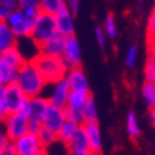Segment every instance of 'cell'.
<instances>
[{"label": "cell", "instance_id": "1", "mask_svg": "<svg viewBox=\"0 0 155 155\" xmlns=\"http://www.w3.org/2000/svg\"><path fill=\"white\" fill-rule=\"evenodd\" d=\"M15 83L19 86L21 92L26 98H34L42 96L47 82L35 66L32 61H26L18 70V76Z\"/></svg>", "mask_w": 155, "mask_h": 155}, {"label": "cell", "instance_id": "2", "mask_svg": "<svg viewBox=\"0 0 155 155\" xmlns=\"http://www.w3.org/2000/svg\"><path fill=\"white\" fill-rule=\"evenodd\" d=\"M31 61L35 63V66L40 71L47 83H54L66 77L68 70L71 68L63 57H51L42 54H37Z\"/></svg>", "mask_w": 155, "mask_h": 155}, {"label": "cell", "instance_id": "3", "mask_svg": "<svg viewBox=\"0 0 155 155\" xmlns=\"http://www.w3.org/2000/svg\"><path fill=\"white\" fill-rule=\"evenodd\" d=\"M57 25L56 18L51 14L40 11L38 15L35 18L32 24V30L30 35V40L38 47L45 41L50 40L51 37L57 35Z\"/></svg>", "mask_w": 155, "mask_h": 155}, {"label": "cell", "instance_id": "4", "mask_svg": "<svg viewBox=\"0 0 155 155\" xmlns=\"http://www.w3.org/2000/svg\"><path fill=\"white\" fill-rule=\"evenodd\" d=\"M6 24L9 25L10 30L14 32L16 38H30L34 19L26 15L22 9L15 10L12 14L6 19Z\"/></svg>", "mask_w": 155, "mask_h": 155}, {"label": "cell", "instance_id": "5", "mask_svg": "<svg viewBox=\"0 0 155 155\" xmlns=\"http://www.w3.org/2000/svg\"><path fill=\"white\" fill-rule=\"evenodd\" d=\"M28 122H29L28 117H25L24 114L19 112H14V113H8L2 124L4 125L3 129L6 133L8 138L10 140H15L21 135H24L25 133H28Z\"/></svg>", "mask_w": 155, "mask_h": 155}, {"label": "cell", "instance_id": "6", "mask_svg": "<svg viewBox=\"0 0 155 155\" xmlns=\"http://www.w3.org/2000/svg\"><path fill=\"white\" fill-rule=\"evenodd\" d=\"M52 86L51 89V93H48L47 96H44L51 106H55L58 108H64L67 106V99H68V94L71 92V88L68 84V81L66 80V77L54 82V83H48Z\"/></svg>", "mask_w": 155, "mask_h": 155}, {"label": "cell", "instance_id": "7", "mask_svg": "<svg viewBox=\"0 0 155 155\" xmlns=\"http://www.w3.org/2000/svg\"><path fill=\"white\" fill-rule=\"evenodd\" d=\"M15 149V155H28L38 150H42V144L37 134H32L30 132L25 133L20 138L12 140Z\"/></svg>", "mask_w": 155, "mask_h": 155}, {"label": "cell", "instance_id": "8", "mask_svg": "<svg viewBox=\"0 0 155 155\" xmlns=\"http://www.w3.org/2000/svg\"><path fill=\"white\" fill-rule=\"evenodd\" d=\"M62 57L66 60V62L70 64V67L81 66V62H82L81 46H80V41L77 40V37L74 35L64 37Z\"/></svg>", "mask_w": 155, "mask_h": 155}, {"label": "cell", "instance_id": "9", "mask_svg": "<svg viewBox=\"0 0 155 155\" xmlns=\"http://www.w3.org/2000/svg\"><path fill=\"white\" fill-rule=\"evenodd\" d=\"M64 122H66L64 108H58V107L48 104L44 117H42V125L51 129L52 132L57 133Z\"/></svg>", "mask_w": 155, "mask_h": 155}, {"label": "cell", "instance_id": "10", "mask_svg": "<svg viewBox=\"0 0 155 155\" xmlns=\"http://www.w3.org/2000/svg\"><path fill=\"white\" fill-rule=\"evenodd\" d=\"M25 98L26 97L24 96L21 89L15 82L5 86V103H6L8 113L18 112Z\"/></svg>", "mask_w": 155, "mask_h": 155}, {"label": "cell", "instance_id": "11", "mask_svg": "<svg viewBox=\"0 0 155 155\" xmlns=\"http://www.w3.org/2000/svg\"><path fill=\"white\" fill-rule=\"evenodd\" d=\"M66 80L68 81L70 88L74 91H88L89 92V84L87 76L81 66L71 67L66 74Z\"/></svg>", "mask_w": 155, "mask_h": 155}, {"label": "cell", "instance_id": "12", "mask_svg": "<svg viewBox=\"0 0 155 155\" xmlns=\"http://www.w3.org/2000/svg\"><path fill=\"white\" fill-rule=\"evenodd\" d=\"M64 46V37L60 34L51 37L50 40L45 41L42 45L38 46V54H42L51 57H62Z\"/></svg>", "mask_w": 155, "mask_h": 155}, {"label": "cell", "instance_id": "13", "mask_svg": "<svg viewBox=\"0 0 155 155\" xmlns=\"http://www.w3.org/2000/svg\"><path fill=\"white\" fill-rule=\"evenodd\" d=\"M56 25H57V32L63 37H67L74 35V21L73 15L66 9L61 11L56 16Z\"/></svg>", "mask_w": 155, "mask_h": 155}, {"label": "cell", "instance_id": "14", "mask_svg": "<svg viewBox=\"0 0 155 155\" xmlns=\"http://www.w3.org/2000/svg\"><path fill=\"white\" fill-rule=\"evenodd\" d=\"M67 147L70 150H78V151H91V145H89V140L87 138L86 130L83 125H78L76 129L74 134L67 143Z\"/></svg>", "mask_w": 155, "mask_h": 155}, {"label": "cell", "instance_id": "15", "mask_svg": "<svg viewBox=\"0 0 155 155\" xmlns=\"http://www.w3.org/2000/svg\"><path fill=\"white\" fill-rule=\"evenodd\" d=\"M83 128L86 130L87 138L89 140L91 145V151H101L102 149V134L98 125V122H86L83 124Z\"/></svg>", "mask_w": 155, "mask_h": 155}, {"label": "cell", "instance_id": "16", "mask_svg": "<svg viewBox=\"0 0 155 155\" xmlns=\"http://www.w3.org/2000/svg\"><path fill=\"white\" fill-rule=\"evenodd\" d=\"M18 45V38L9 28L6 21H0V55L4 51L15 47Z\"/></svg>", "mask_w": 155, "mask_h": 155}, {"label": "cell", "instance_id": "17", "mask_svg": "<svg viewBox=\"0 0 155 155\" xmlns=\"http://www.w3.org/2000/svg\"><path fill=\"white\" fill-rule=\"evenodd\" d=\"M48 101L44 96L30 98V115L29 119H37L42 122V117L48 107Z\"/></svg>", "mask_w": 155, "mask_h": 155}, {"label": "cell", "instance_id": "18", "mask_svg": "<svg viewBox=\"0 0 155 155\" xmlns=\"http://www.w3.org/2000/svg\"><path fill=\"white\" fill-rule=\"evenodd\" d=\"M0 58H2L5 63H8L9 66H11L12 68H16V70H19L22 64L26 62L24 55L21 54V51L19 50L18 45L15 47H11V48L4 51V52L0 55Z\"/></svg>", "mask_w": 155, "mask_h": 155}, {"label": "cell", "instance_id": "19", "mask_svg": "<svg viewBox=\"0 0 155 155\" xmlns=\"http://www.w3.org/2000/svg\"><path fill=\"white\" fill-rule=\"evenodd\" d=\"M66 0H41L40 11L56 16L61 11L66 10Z\"/></svg>", "mask_w": 155, "mask_h": 155}, {"label": "cell", "instance_id": "20", "mask_svg": "<svg viewBox=\"0 0 155 155\" xmlns=\"http://www.w3.org/2000/svg\"><path fill=\"white\" fill-rule=\"evenodd\" d=\"M16 76H18V70L12 68L0 58V84L8 86L10 83H14L16 81Z\"/></svg>", "mask_w": 155, "mask_h": 155}, {"label": "cell", "instance_id": "21", "mask_svg": "<svg viewBox=\"0 0 155 155\" xmlns=\"http://www.w3.org/2000/svg\"><path fill=\"white\" fill-rule=\"evenodd\" d=\"M89 94L91 93L88 91H74V89H71L67 99V107H71L73 109H82Z\"/></svg>", "mask_w": 155, "mask_h": 155}, {"label": "cell", "instance_id": "22", "mask_svg": "<svg viewBox=\"0 0 155 155\" xmlns=\"http://www.w3.org/2000/svg\"><path fill=\"white\" fill-rule=\"evenodd\" d=\"M83 118H84V123L86 122H94L97 120V107H96V102L92 97V94H89L87 101L84 102V104L81 109Z\"/></svg>", "mask_w": 155, "mask_h": 155}, {"label": "cell", "instance_id": "23", "mask_svg": "<svg viewBox=\"0 0 155 155\" xmlns=\"http://www.w3.org/2000/svg\"><path fill=\"white\" fill-rule=\"evenodd\" d=\"M77 128H78V125L76 123H73L71 120H66L62 124V127L60 128V130L57 132V139L60 141H62V143L67 144L70 141V139L72 138V135L74 134Z\"/></svg>", "mask_w": 155, "mask_h": 155}, {"label": "cell", "instance_id": "24", "mask_svg": "<svg viewBox=\"0 0 155 155\" xmlns=\"http://www.w3.org/2000/svg\"><path fill=\"white\" fill-rule=\"evenodd\" d=\"M19 8V0H0V21H6V19Z\"/></svg>", "mask_w": 155, "mask_h": 155}, {"label": "cell", "instance_id": "25", "mask_svg": "<svg viewBox=\"0 0 155 155\" xmlns=\"http://www.w3.org/2000/svg\"><path fill=\"white\" fill-rule=\"evenodd\" d=\"M141 97L149 109L155 108V83L145 82L141 88Z\"/></svg>", "mask_w": 155, "mask_h": 155}, {"label": "cell", "instance_id": "26", "mask_svg": "<svg viewBox=\"0 0 155 155\" xmlns=\"http://www.w3.org/2000/svg\"><path fill=\"white\" fill-rule=\"evenodd\" d=\"M37 137H38V139H40V141H41L42 148L48 147L50 144H52L54 141L57 140V133L52 132L51 129H48V128H46L44 125L40 129V132L37 133Z\"/></svg>", "mask_w": 155, "mask_h": 155}, {"label": "cell", "instance_id": "27", "mask_svg": "<svg viewBox=\"0 0 155 155\" xmlns=\"http://www.w3.org/2000/svg\"><path fill=\"white\" fill-rule=\"evenodd\" d=\"M127 133L133 139H135L140 134V129L137 122V115L134 112H129L127 115Z\"/></svg>", "mask_w": 155, "mask_h": 155}, {"label": "cell", "instance_id": "28", "mask_svg": "<svg viewBox=\"0 0 155 155\" xmlns=\"http://www.w3.org/2000/svg\"><path fill=\"white\" fill-rule=\"evenodd\" d=\"M64 114H66V120H71L76 123L77 125H83L84 124V118L81 109H73L71 107H64Z\"/></svg>", "mask_w": 155, "mask_h": 155}, {"label": "cell", "instance_id": "29", "mask_svg": "<svg viewBox=\"0 0 155 155\" xmlns=\"http://www.w3.org/2000/svg\"><path fill=\"white\" fill-rule=\"evenodd\" d=\"M103 29H104L108 37L114 38L115 36H117V25H115V21H114V18H113L112 14L107 15L106 21H104V28Z\"/></svg>", "mask_w": 155, "mask_h": 155}, {"label": "cell", "instance_id": "30", "mask_svg": "<svg viewBox=\"0 0 155 155\" xmlns=\"http://www.w3.org/2000/svg\"><path fill=\"white\" fill-rule=\"evenodd\" d=\"M144 77L145 82L148 83H155V62L150 58H148L145 67H144Z\"/></svg>", "mask_w": 155, "mask_h": 155}, {"label": "cell", "instance_id": "31", "mask_svg": "<svg viewBox=\"0 0 155 155\" xmlns=\"http://www.w3.org/2000/svg\"><path fill=\"white\" fill-rule=\"evenodd\" d=\"M6 114H8V109L5 103V86L0 84V124L3 123Z\"/></svg>", "mask_w": 155, "mask_h": 155}, {"label": "cell", "instance_id": "32", "mask_svg": "<svg viewBox=\"0 0 155 155\" xmlns=\"http://www.w3.org/2000/svg\"><path fill=\"white\" fill-rule=\"evenodd\" d=\"M137 61V46H130L127 51V56H125V64L127 67L132 68Z\"/></svg>", "mask_w": 155, "mask_h": 155}, {"label": "cell", "instance_id": "33", "mask_svg": "<svg viewBox=\"0 0 155 155\" xmlns=\"http://www.w3.org/2000/svg\"><path fill=\"white\" fill-rule=\"evenodd\" d=\"M107 34L104 31V29L103 28H97L96 29V38H97V42L98 45L102 47V48H104L106 45H107Z\"/></svg>", "mask_w": 155, "mask_h": 155}, {"label": "cell", "instance_id": "34", "mask_svg": "<svg viewBox=\"0 0 155 155\" xmlns=\"http://www.w3.org/2000/svg\"><path fill=\"white\" fill-rule=\"evenodd\" d=\"M41 0H19V6L20 9H40Z\"/></svg>", "mask_w": 155, "mask_h": 155}, {"label": "cell", "instance_id": "35", "mask_svg": "<svg viewBox=\"0 0 155 155\" xmlns=\"http://www.w3.org/2000/svg\"><path fill=\"white\" fill-rule=\"evenodd\" d=\"M42 128V122L37 119H29L28 122V132L32 134H37L40 132V129Z\"/></svg>", "mask_w": 155, "mask_h": 155}, {"label": "cell", "instance_id": "36", "mask_svg": "<svg viewBox=\"0 0 155 155\" xmlns=\"http://www.w3.org/2000/svg\"><path fill=\"white\" fill-rule=\"evenodd\" d=\"M66 5H67V10L74 16L77 12L80 11L81 2H80V0H66Z\"/></svg>", "mask_w": 155, "mask_h": 155}, {"label": "cell", "instance_id": "37", "mask_svg": "<svg viewBox=\"0 0 155 155\" xmlns=\"http://www.w3.org/2000/svg\"><path fill=\"white\" fill-rule=\"evenodd\" d=\"M18 112L21 113V114H24L25 117L29 118V115H30V98H25L24 99L22 104L20 106V109Z\"/></svg>", "mask_w": 155, "mask_h": 155}, {"label": "cell", "instance_id": "38", "mask_svg": "<svg viewBox=\"0 0 155 155\" xmlns=\"http://www.w3.org/2000/svg\"><path fill=\"white\" fill-rule=\"evenodd\" d=\"M9 141H10V139L8 138L6 133L4 132V129L0 128V151L5 150V148H6V145H8Z\"/></svg>", "mask_w": 155, "mask_h": 155}, {"label": "cell", "instance_id": "39", "mask_svg": "<svg viewBox=\"0 0 155 155\" xmlns=\"http://www.w3.org/2000/svg\"><path fill=\"white\" fill-rule=\"evenodd\" d=\"M25 12H26V15L30 16L31 19L35 20V18L38 15V12H40V9H34V8H30V9H22Z\"/></svg>", "mask_w": 155, "mask_h": 155}, {"label": "cell", "instance_id": "40", "mask_svg": "<svg viewBox=\"0 0 155 155\" xmlns=\"http://www.w3.org/2000/svg\"><path fill=\"white\" fill-rule=\"evenodd\" d=\"M149 58L155 62V45H149Z\"/></svg>", "mask_w": 155, "mask_h": 155}, {"label": "cell", "instance_id": "41", "mask_svg": "<svg viewBox=\"0 0 155 155\" xmlns=\"http://www.w3.org/2000/svg\"><path fill=\"white\" fill-rule=\"evenodd\" d=\"M89 153L88 151H78V150H70L68 155H89Z\"/></svg>", "mask_w": 155, "mask_h": 155}, {"label": "cell", "instance_id": "42", "mask_svg": "<svg viewBox=\"0 0 155 155\" xmlns=\"http://www.w3.org/2000/svg\"><path fill=\"white\" fill-rule=\"evenodd\" d=\"M150 118H151L153 124L155 125V108L154 109H150Z\"/></svg>", "mask_w": 155, "mask_h": 155}, {"label": "cell", "instance_id": "43", "mask_svg": "<svg viewBox=\"0 0 155 155\" xmlns=\"http://www.w3.org/2000/svg\"><path fill=\"white\" fill-rule=\"evenodd\" d=\"M28 155H46L45 150H38V151H35V153H31V154H28Z\"/></svg>", "mask_w": 155, "mask_h": 155}, {"label": "cell", "instance_id": "44", "mask_svg": "<svg viewBox=\"0 0 155 155\" xmlns=\"http://www.w3.org/2000/svg\"><path fill=\"white\" fill-rule=\"evenodd\" d=\"M149 45H155V35L149 36Z\"/></svg>", "mask_w": 155, "mask_h": 155}, {"label": "cell", "instance_id": "45", "mask_svg": "<svg viewBox=\"0 0 155 155\" xmlns=\"http://www.w3.org/2000/svg\"><path fill=\"white\" fill-rule=\"evenodd\" d=\"M0 155H15V154L9 150H3V151H0Z\"/></svg>", "mask_w": 155, "mask_h": 155}, {"label": "cell", "instance_id": "46", "mask_svg": "<svg viewBox=\"0 0 155 155\" xmlns=\"http://www.w3.org/2000/svg\"><path fill=\"white\" fill-rule=\"evenodd\" d=\"M89 155H102V153L101 151H91Z\"/></svg>", "mask_w": 155, "mask_h": 155}, {"label": "cell", "instance_id": "47", "mask_svg": "<svg viewBox=\"0 0 155 155\" xmlns=\"http://www.w3.org/2000/svg\"><path fill=\"white\" fill-rule=\"evenodd\" d=\"M151 15L155 16V5H154V9H153V12H151Z\"/></svg>", "mask_w": 155, "mask_h": 155}]
</instances>
